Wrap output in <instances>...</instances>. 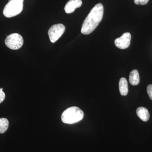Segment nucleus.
<instances>
[{
    "instance_id": "nucleus-15",
    "label": "nucleus",
    "mask_w": 152,
    "mask_h": 152,
    "mask_svg": "<svg viewBox=\"0 0 152 152\" xmlns=\"http://www.w3.org/2000/svg\"><path fill=\"white\" fill-rule=\"evenodd\" d=\"M3 88H1V89H0V90H1V91H3Z\"/></svg>"
},
{
    "instance_id": "nucleus-4",
    "label": "nucleus",
    "mask_w": 152,
    "mask_h": 152,
    "mask_svg": "<svg viewBox=\"0 0 152 152\" xmlns=\"http://www.w3.org/2000/svg\"><path fill=\"white\" fill-rule=\"evenodd\" d=\"M24 40L21 35L18 33H13L8 36L5 43L8 48L13 50L20 48L23 45Z\"/></svg>"
},
{
    "instance_id": "nucleus-14",
    "label": "nucleus",
    "mask_w": 152,
    "mask_h": 152,
    "mask_svg": "<svg viewBox=\"0 0 152 152\" xmlns=\"http://www.w3.org/2000/svg\"><path fill=\"white\" fill-rule=\"evenodd\" d=\"M5 98V94L3 91L0 90V104L2 102Z\"/></svg>"
},
{
    "instance_id": "nucleus-3",
    "label": "nucleus",
    "mask_w": 152,
    "mask_h": 152,
    "mask_svg": "<svg viewBox=\"0 0 152 152\" xmlns=\"http://www.w3.org/2000/svg\"><path fill=\"white\" fill-rule=\"evenodd\" d=\"M24 0H10L7 4L3 11V14L8 18L17 16L21 12L23 7Z\"/></svg>"
},
{
    "instance_id": "nucleus-12",
    "label": "nucleus",
    "mask_w": 152,
    "mask_h": 152,
    "mask_svg": "<svg viewBox=\"0 0 152 152\" xmlns=\"http://www.w3.org/2000/svg\"><path fill=\"white\" fill-rule=\"evenodd\" d=\"M149 0H134L135 4L137 5H144L146 4Z\"/></svg>"
},
{
    "instance_id": "nucleus-5",
    "label": "nucleus",
    "mask_w": 152,
    "mask_h": 152,
    "mask_svg": "<svg viewBox=\"0 0 152 152\" xmlns=\"http://www.w3.org/2000/svg\"><path fill=\"white\" fill-rule=\"evenodd\" d=\"M65 29V27L62 24H58L52 26L48 31L51 42L52 43L56 42L61 37Z\"/></svg>"
},
{
    "instance_id": "nucleus-6",
    "label": "nucleus",
    "mask_w": 152,
    "mask_h": 152,
    "mask_svg": "<svg viewBox=\"0 0 152 152\" xmlns=\"http://www.w3.org/2000/svg\"><path fill=\"white\" fill-rule=\"evenodd\" d=\"M131 40V34L129 33H125L120 37L115 40V44L118 48L126 49L130 45Z\"/></svg>"
},
{
    "instance_id": "nucleus-11",
    "label": "nucleus",
    "mask_w": 152,
    "mask_h": 152,
    "mask_svg": "<svg viewBox=\"0 0 152 152\" xmlns=\"http://www.w3.org/2000/svg\"><path fill=\"white\" fill-rule=\"evenodd\" d=\"M8 120L5 118H0V134L5 132L9 127Z\"/></svg>"
},
{
    "instance_id": "nucleus-1",
    "label": "nucleus",
    "mask_w": 152,
    "mask_h": 152,
    "mask_svg": "<svg viewBox=\"0 0 152 152\" xmlns=\"http://www.w3.org/2000/svg\"><path fill=\"white\" fill-rule=\"evenodd\" d=\"M104 10L103 5L101 3L97 4L93 8L82 25V34L88 35L94 31L102 19Z\"/></svg>"
},
{
    "instance_id": "nucleus-8",
    "label": "nucleus",
    "mask_w": 152,
    "mask_h": 152,
    "mask_svg": "<svg viewBox=\"0 0 152 152\" xmlns=\"http://www.w3.org/2000/svg\"><path fill=\"white\" fill-rule=\"evenodd\" d=\"M138 116L143 121L146 122L150 118V113L148 109L144 107H140L136 111Z\"/></svg>"
},
{
    "instance_id": "nucleus-13",
    "label": "nucleus",
    "mask_w": 152,
    "mask_h": 152,
    "mask_svg": "<svg viewBox=\"0 0 152 152\" xmlns=\"http://www.w3.org/2000/svg\"><path fill=\"white\" fill-rule=\"evenodd\" d=\"M147 93L148 94L149 97L151 100H152V85H148L147 87Z\"/></svg>"
},
{
    "instance_id": "nucleus-2",
    "label": "nucleus",
    "mask_w": 152,
    "mask_h": 152,
    "mask_svg": "<svg viewBox=\"0 0 152 152\" xmlns=\"http://www.w3.org/2000/svg\"><path fill=\"white\" fill-rule=\"evenodd\" d=\"M84 114L81 109L76 107H71L63 112L61 120L63 123L72 124L78 122L83 118Z\"/></svg>"
},
{
    "instance_id": "nucleus-7",
    "label": "nucleus",
    "mask_w": 152,
    "mask_h": 152,
    "mask_svg": "<svg viewBox=\"0 0 152 152\" xmlns=\"http://www.w3.org/2000/svg\"><path fill=\"white\" fill-rule=\"evenodd\" d=\"M82 5L81 0H69L66 4L64 10L66 13H72L76 9L80 7Z\"/></svg>"
},
{
    "instance_id": "nucleus-10",
    "label": "nucleus",
    "mask_w": 152,
    "mask_h": 152,
    "mask_svg": "<svg viewBox=\"0 0 152 152\" xmlns=\"http://www.w3.org/2000/svg\"><path fill=\"white\" fill-rule=\"evenodd\" d=\"M130 83L133 86H137L140 83V78L138 71L137 70H133L130 74L129 78Z\"/></svg>"
},
{
    "instance_id": "nucleus-9",
    "label": "nucleus",
    "mask_w": 152,
    "mask_h": 152,
    "mask_svg": "<svg viewBox=\"0 0 152 152\" xmlns=\"http://www.w3.org/2000/svg\"><path fill=\"white\" fill-rule=\"evenodd\" d=\"M120 92L122 96H126L127 95L129 89H128V82L126 79L124 77L121 78L119 83Z\"/></svg>"
}]
</instances>
